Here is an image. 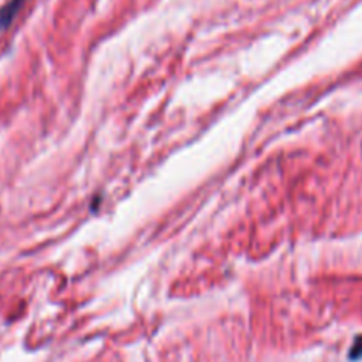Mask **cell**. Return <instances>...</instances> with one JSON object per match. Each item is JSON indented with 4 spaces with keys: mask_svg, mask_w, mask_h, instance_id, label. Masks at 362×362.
Returning <instances> with one entry per match:
<instances>
[{
    "mask_svg": "<svg viewBox=\"0 0 362 362\" xmlns=\"http://www.w3.org/2000/svg\"><path fill=\"white\" fill-rule=\"evenodd\" d=\"M23 4L25 0H9V2H6L0 7V32L9 28V25L13 23L14 18L18 16V13L21 11Z\"/></svg>",
    "mask_w": 362,
    "mask_h": 362,
    "instance_id": "obj_1",
    "label": "cell"
}]
</instances>
